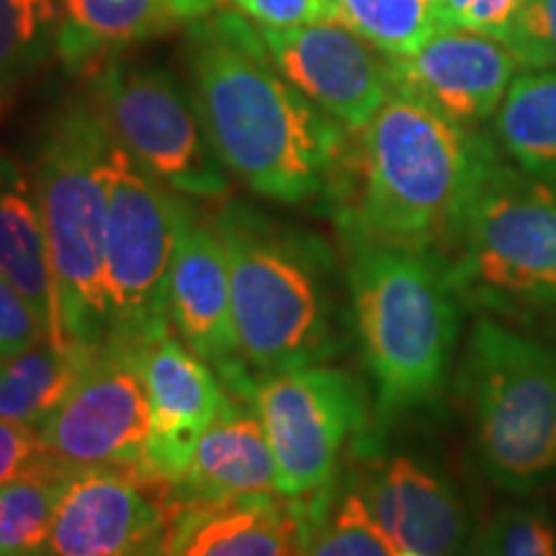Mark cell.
I'll return each mask as SVG.
<instances>
[{"mask_svg": "<svg viewBox=\"0 0 556 556\" xmlns=\"http://www.w3.org/2000/svg\"><path fill=\"white\" fill-rule=\"evenodd\" d=\"M340 240L351 328L374 394L371 433L358 454H371L389 428L443 397L467 307L435 250L394 248L351 232H340Z\"/></svg>", "mask_w": 556, "mask_h": 556, "instance_id": "cell-2", "label": "cell"}, {"mask_svg": "<svg viewBox=\"0 0 556 556\" xmlns=\"http://www.w3.org/2000/svg\"><path fill=\"white\" fill-rule=\"evenodd\" d=\"M456 394L486 479L510 497L556 486V338L477 317Z\"/></svg>", "mask_w": 556, "mask_h": 556, "instance_id": "cell-7", "label": "cell"}, {"mask_svg": "<svg viewBox=\"0 0 556 556\" xmlns=\"http://www.w3.org/2000/svg\"><path fill=\"white\" fill-rule=\"evenodd\" d=\"M45 456L67 471L111 469L150 477V392L144 351L106 343L78 384L39 426Z\"/></svg>", "mask_w": 556, "mask_h": 556, "instance_id": "cell-11", "label": "cell"}, {"mask_svg": "<svg viewBox=\"0 0 556 556\" xmlns=\"http://www.w3.org/2000/svg\"><path fill=\"white\" fill-rule=\"evenodd\" d=\"M225 0H62L58 58L70 73L93 75L144 41L189 29Z\"/></svg>", "mask_w": 556, "mask_h": 556, "instance_id": "cell-19", "label": "cell"}, {"mask_svg": "<svg viewBox=\"0 0 556 556\" xmlns=\"http://www.w3.org/2000/svg\"><path fill=\"white\" fill-rule=\"evenodd\" d=\"M441 255L469 312L556 338V184L497 142Z\"/></svg>", "mask_w": 556, "mask_h": 556, "instance_id": "cell-5", "label": "cell"}, {"mask_svg": "<svg viewBox=\"0 0 556 556\" xmlns=\"http://www.w3.org/2000/svg\"><path fill=\"white\" fill-rule=\"evenodd\" d=\"M526 0H433L438 31H475L505 39Z\"/></svg>", "mask_w": 556, "mask_h": 556, "instance_id": "cell-30", "label": "cell"}, {"mask_svg": "<svg viewBox=\"0 0 556 556\" xmlns=\"http://www.w3.org/2000/svg\"><path fill=\"white\" fill-rule=\"evenodd\" d=\"M5 106H9V99H5L3 93H0V116H3V111H5Z\"/></svg>", "mask_w": 556, "mask_h": 556, "instance_id": "cell-34", "label": "cell"}, {"mask_svg": "<svg viewBox=\"0 0 556 556\" xmlns=\"http://www.w3.org/2000/svg\"><path fill=\"white\" fill-rule=\"evenodd\" d=\"M184 67L208 142L235 180L287 206L343 197L353 142L343 124L283 78L261 26L232 9L191 24Z\"/></svg>", "mask_w": 556, "mask_h": 556, "instance_id": "cell-1", "label": "cell"}, {"mask_svg": "<svg viewBox=\"0 0 556 556\" xmlns=\"http://www.w3.org/2000/svg\"><path fill=\"white\" fill-rule=\"evenodd\" d=\"M90 78V99L139 168L180 197L229 199L232 176L208 142L189 86H180L168 67L119 54Z\"/></svg>", "mask_w": 556, "mask_h": 556, "instance_id": "cell-8", "label": "cell"}, {"mask_svg": "<svg viewBox=\"0 0 556 556\" xmlns=\"http://www.w3.org/2000/svg\"><path fill=\"white\" fill-rule=\"evenodd\" d=\"M0 276L26 296L52 338V266L37 186L18 160L5 155H0Z\"/></svg>", "mask_w": 556, "mask_h": 556, "instance_id": "cell-21", "label": "cell"}, {"mask_svg": "<svg viewBox=\"0 0 556 556\" xmlns=\"http://www.w3.org/2000/svg\"><path fill=\"white\" fill-rule=\"evenodd\" d=\"M144 379L150 392L148 469L170 490L189 469L227 392L214 368L173 330L144 348Z\"/></svg>", "mask_w": 556, "mask_h": 556, "instance_id": "cell-17", "label": "cell"}, {"mask_svg": "<svg viewBox=\"0 0 556 556\" xmlns=\"http://www.w3.org/2000/svg\"><path fill=\"white\" fill-rule=\"evenodd\" d=\"M302 518L281 495L191 503L173 510L165 556H299Z\"/></svg>", "mask_w": 556, "mask_h": 556, "instance_id": "cell-20", "label": "cell"}, {"mask_svg": "<svg viewBox=\"0 0 556 556\" xmlns=\"http://www.w3.org/2000/svg\"><path fill=\"white\" fill-rule=\"evenodd\" d=\"M490 135L505 157L556 184V70L518 73Z\"/></svg>", "mask_w": 556, "mask_h": 556, "instance_id": "cell-22", "label": "cell"}, {"mask_svg": "<svg viewBox=\"0 0 556 556\" xmlns=\"http://www.w3.org/2000/svg\"><path fill=\"white\" fill-rule=\"evenodd\" d=\"M227 250L240 356L255 377L332 364L353 338L345 268L319 235L225 199L212 214Z\"/></svg>", "mask_w": 556, "mask_h": 556, "instance_id": "cell-3", "label": "cell"}, {"mask_svg": "<svg viewBox=\"0 0 556 556\" xmlns=\"http://www.w3.org/2000/svg\"><path fill=\"white\" fill-rule=\"evenodd\" d=\"M263 495H278L274 451L253 402L227 394L186 475L168 490V500L176 510L191 503Z\"/></svg>", "mask_w": 556, "mask_h": 556, "instance_id": "cell-18", "label": "cell"}, {"mask_svg": "<svg viewBox=\"0 0 556 556\" xmlns=\"http://www.w3.org/2000/svg\"><path fill=\"white\" fill-rule=\"evenodd\" d=\"M168 315L178 338L214 368L229 397L255 405L258 377L240 356L225 242L212 214H204L193 199L180 193L176 197Z\"/></svg>", "mask_w": 556, "mask_h": 556, "instance_id": "cell-12", "label": "cell"}, {"mask_svg": "<svg viewBox=\"0 0 556 556\" xmlns=\"http://www.w3.org/2000/svg\"><path fill=\"white\" fill-rule=\"evenodd\" d=\"M364 458L371 462L353 482L371 518L397 552L475 556L479 531L467 497L454 479L433 464L407 454L381 456L379 448Z\"/></svg>", "mask_w": 556, "mask_h": 556, "instance_id": "cell-15", "label": "cell"}, {"mask_svg": "<svg viewBox=\"0 0 556 556\" xmlns=\"http://www.w3.org/2000/svg\"><path fill=\"white\" fill-rule=\"evenodd\" d=\"M302 518L299 556H397V546L371 518L353 477L296 500Z\"/></svg>", "mask_w": 556, "mask_h": 556, "instance_id": "cell-23", "label": "cell"}, {"mask_svg": "<svg viewBox=\"0 0 556 556\" xmlns=\"http://www.w3.org/2000/svg\"><path fill=\"white\" fill-rule=\"evenodd\" d=\"M520 67L503 39L441 29L415 52L389 58L392 90L469 131L490 129Z\"/></svg>", "mask_w": 556, "mask_h": 556, "instance_id": "cell-16", "label": "cell"}, {"mask_svg": "<svg viewBox=\"0 0 556 556\" xmlns=\"http://www.w3.org/2000/svg\"><path fill=\"white\" fill-rule=\"evenodd\" d=\"M62 0H0V93L11 96L58 54Z\"/></svg>", "mask_w": 556, "mask_h": 556, "instance_id": "cell-26", "label": "cell"}, {"mask_svg": "<svg viewBox=\"0 0 556 556\" xmlns=\"http://www.w3.org/2000/svg\"><path fill=\"white\" fill-rule=\"evenodd\" d=\"M270 58L296 90L358 135L392 93L389 58L343 21L263 29Z\"/></svg>", "mask_w": 556, "mask_h": 556, "instance_id": "cell-14", "label": "cell"}, {"mask_svg": "<svg viewBox=\"0 0 556 556\" xmlns=\"http://www.w3.org/2000/svg\"><path fill=\"white\" fill-rule=\"evenodd\" d=\"M225 3L263 29H294L317 21H338L332 0H225Z\"/></svg>", "mask_w": 556, "mask_h": 556, "instance_id": "cell-32", "label": "cell"}, {"mask_svg": "<svg viewBox=\"0 0 556 556\" xmlns=\"http://www.w3.org/2000/svg\"><path fill=\"white\" fill-rule=\"evenodd\" d=\"M173 505L155 479L111 469L70 477L41 556H165Z\"/></svg>", "mask_w": 556, "mask_h": 556, "instance_id": "cell-13", "label": "cell"}, {"mask_svg": "<svg viewBox=\"0 0 556 556\" xmlns=\"http://www.w3.org/2000/svg\"><path fill=\"white\" fill-rule=\"evenodd\" d=\"M255 409L274 451L278 495L287 500L336 482L345 448H361L371 433L366 387L330 364L258 377Z\"/></svg>", "mask_w": 556, "mask_h": 556, "instance_id": "cell-10", "label": "cell"}, {"mask_svg": "<svg viewBox=\"0 0 556 556\" xmlns=\"http://www.w3.org/2000/svg\"><path fill=\"white\" fill-rule=\"evenodd\" d=\"M41 340H50V332L37 309L13 283L0 276V361L29 351Z\"/></svg>", "mask_w": 556, "mask_h": 556, "instance_id": "cell-31", "label": "cell"}, {"mask_svg": "<svg viewBox=\"0 0 556 556\" xmlns=\"http://www.w3.org/2000/svg\"><path fill=\"white\" fill-rule=\"evenodd\" d=\"M503 41L520 73L556 70V0H526Z\"/></svg>", "mask_w": 556, "mask_h": 556, "instance_id": "cell-29", "label": "cell"}, {"mask_svg": "<svg viewBox=\"0 0 556 556\" xmlns=\"http://www.w3.org/2000/svg\"><path fill=\"white\" fill-rule=\"evenodd\" d=\"M96 353L67 351L41 340L18 356L0 361V417L39 428L78 384Z\"/></svg>", "mask_w": 556, "mask_h": 556, "instance_id": "cell-24", "label": "cell"}, {"mask_svg": "<svg viewBox=\"0 0 556 556\" xmlns=\"http://www.w3.org/2000/svg\"><path fill=\"white\" fill-rule=\"evenodd\" d=\"M45 458L37 426L0 417V484L11 482Z\"/></svg>", "mask_w": 556, "mask_h": 556, "instance_id": "cell-33", "label": "cell"}, {"mask_svg": "<svg viewBox=\"0 0 556 556\" xmlns=\"http://www.w3.org/2000/svg\"><path fill=\"white\" fill-rule=\"evenodd\" d=\"M475 556H556V523L536 497H516L479 528Z\"/></svg>", "mask_w": 556, "mask_h": 556, "instance_id": "cell-28", "label": "cell"}, {"mask_svg": "<svg viewBox=\"0 0 556 556\" xmlns=\"http://www.w3.org/2000/svg\"><path fill=\"white\" fill-rule=\"evenodd\" d=\"M338 21L371 41L387 58L415 52L438 31L433 0H332Z\"/></svg>", "mask_w": 556, "mask_h": 556, "instance_id": "cell-27", "label": "cell"}, {"mask_svg": "<svg viewBox=\"0 0 556 556\" xmlns=\"http://www.w3.org/2000/svg\"><path fill=\"white\" fill-rule=\"evenodd\" d=\"M397 556H420V554H409V552H397Z\"/></svg>", "mask_w": 556, "mask_h": 556, "instance_id": "cell-35", "label": "cell"}, {"mask_svg": "<svg viewBox=\"0 0 556 556\" xmlns=\"http://www.w3.org/2000/svg\"><path fill=\"white\" fill-rule=\"evenodd\" d=\"M114 144L96 101L75 96L52 114L34 165L54 289L50 340L67 351L109 343L103 253Z\"/></svg>", "mask_w": 556, "mask_h": 556, "instance_id": "cell-6", "label": "cell"}, {"mask_svg": "<svg viewBox=\"0 0 556 556\" xmlns=\"http://www.w3.org/2000/svg\"><path fill=\"white\" fill-rule=\"evenodd\" d=\"M176 191L144 173L119 142L111 155L103 283L109 343L144 351L173 330L168 315Z\"/></svg>", "mask_w": 556, "mask_h": 556, "instance_id": "cell-9", "label": "cell"}, {"mask_svg": "<svg viewBox=\"0 0 556 556\" xmlns=\"http://www.w3.org/2000/svg\"><path fill=\"white\" fill-rule=\"evenodd\" d=\"M70 477L73 471L45 456L37 467L0 484V556H41Z\"/></svg>", "mask_w": 556, "mask_h": 556, "instance_id": "cell-25", "label": "cell"}, {"mask_svg": "<svg viewBox=\"0 0 556 556\" xmlns=\"http://www.w3.org/2000/svg\"><path fill=\"white\" fill-rule=\"evenodd\" d=\"M495 150L490 129L456 127L426 103L392 90L356 135L338 232L441 253Z\"/></svg>", "mask_w": 556, "mask_h": 556, "instance_id": "cell-4", "label": "cell"}]
</instances>
